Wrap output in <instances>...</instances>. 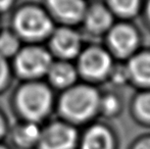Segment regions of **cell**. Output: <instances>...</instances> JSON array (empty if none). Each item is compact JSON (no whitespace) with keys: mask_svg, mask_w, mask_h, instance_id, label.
I'll list each match as a JSON object with an SVG mask.
<instances>
[{"mask_svg":"<svg viewBox=\"0 0 150 149\" xmlns=\"http://www.w3.org/2000/svg\"><path fill=\"white\" fill-rule=\"evenodd\" d=\"M14 136L18 143L22 145H29L39 139L41 137V133L37 126L30 124V125H25L18 128L14 133Z\"/></svg>","mask_w":150,"mask_h":149,"instance_id":"obj_14","label":"cell"},{"mask_svg":"<svg viewBox=\"0 0 150 149\" xmlns=\"http://www.w3.org/2000/svg\"><path fill=\"white\" fill-rule=\"evenodd\" d=\"M11 3V0H0V10L6 9Z\"/></svg>","mask_w":150,"mask_h":149,"instance_id":"obj_21","label":"cell"},{"mask_svg":"<svg viewBox=\"0 0 150 149\" xmlns=\"http://www.w3.org/2000/svg\"><path fill=\"white\" fill-rule=\"evenodd\" d=\"M147 12H148V16H149V18H150V0L148 2V6H147Z\"/></svg>","mask_w":150,"mask_h":149,"instance_id":"obj_23","label":"cell"},{"mask_svg":"<svg viewBox=\"0 0 150 149\" xmlns=\"http://www.w3.org/2000/svg\"><path fill=\"white\" fill-rule=\"evenodd\" d=\"M16 66L21 74L25 76H40L49 71L51 57L49 53L42 48H27L18 54Z\"/></svg>","mask_w":150,"mask_h":149,"instance_id":"obj_4","label":"cell"},{"mask_svg":"<svg viewBox=\"0 0 150 149\" xmlns=\"http://www.w3.org/2000/svg\"><path fill=\"white\" fill-rule=\"evenodd\" d=\"M21 110L31 119H39L48 112L51 104L50 91L40 84H30L21 89L18 96Z\"/></svg>","mask_w":150,"mask_h":149,"instance_id":"obj_2","label":"cell"},{"mask_svg":"<svg viewBox=\"0 0 150 149\" xmlns=\"http://www.w3.org/2000/svg\"><path fill=\"white\" fill-rule=\"evenodd\" d=\"M135 149H150V138H147V139L140 141L136 145Z\"/></svg>","mask_w":150,"mask_h":149,"instance_id":"obj_20","label":"cell"},{"mask_svg":"<svg viewBox=\"0 0 150 149\" xmlns=\"http://www.w3.org/2000/svg\"><path fill=\"white\" fill-rule=\"evenodd\" d=\"M111 135L102 126H94L90 128L84 136L82 149H111Z\"/></svg>","mask_w":150,"mask_h":149,"instance_id":"obj_12","label":"cell"},{"mask_svg":"<svg viewBox=\"0 0 150 149\" xmlns=\"http://www.w3.org/2000/svg\"><path fill=\"white\" fill-rule=\"evenodd\" d=\"M3 129H4V126H3V121H2V119L0 117V135L2 134V132H3Z\"/></svg>","mask_w":150,"mask_h":149,"instance_id":"obj_22","label":"cell"},{"mask_svg":"<svg viewBox=\"0 0 150 149\" xmlns=\"http://www.w3.org/2000/svg\"><path fill=\"white\" fill-rule=\"evenodd\" d=\"M128 74L141 85H150V52L135 55L128 66Z\"/></svg>","mask_w":150,"mask_h":149,"instance_id":"obj_11","label":"cell"},{"mask_svg":"<svg viewBox=\"0 0 150 149\" xmlns=\"http://www.w3.org/2000/svg\"><path fill=\"white\" fill-rule=\"evenodd\" d=\"M84 20H85L86 28L91 33L100 34L111 27L112 16L109 10L106 9L104 6L96 4L86 10Z\"/></svg>","mask_w":150,"mask_h":149,"instance_id":"obj_9","label":"cell"},{"mask_svg":"<svg viewBox=\"0 0 150 149\" xmlns=\"http://www.w3.org/2000/svg\"><path fill=\"white\" fill-rule=\"evenodd\" d=\"M100 96L93 87L80 85L71 88L60 100L61 112L69 119L84 121L90 117L100 105Z\"/></svg>","mask_w":150,"mask_h":149,"instance_id":"obj_1","label":"cell"},{"mask_svg":"<svg viewBox=\"0 0 150 149\" xmlns=\"http://www.w3.org/2000/svg\"><path fill=\"white\" fill-rule=\"evenodd\" d=\"M7 77V64L0 54V86L5 82Z\"/></svg>","mask_w":150,"mask_h":149,"instance_id":"obj_19","label":"cell"},{"mask_svg":"<svg viewBox=\"0 0 150 149\" xmlns=\"http://www.w3.org/2000/svg\"><path fill=\"white\" fill-rule=\"evenodd\" d=\"M52 46L58 54L63 57H74L80 51L81 38L71 29L62 28L57 30L52 37Z\"/></svg>","mask_w":150,"mask_h":149,"instance_id":"obj_8","label":"cell"},{"mask_svg":"<svg viewBox=\"0 0 150 149\" xmlns=\"http://www.w3.org/2000/svg\"><path fill=\"white\" fill-rule=\"evenodd\" d=\"M48 73L50 81L58 87H67L71 85L77 77L73 66L67 62H57L51 64Z\"/></svg>","mask_w":150,"mask_h":149,"instance_id":"obj_13","label":"cell"},{"mask_svg":"<svg viewBox=\"0 0 150 149\" xmlns=\"http://www.w3.org/2000/svg\"><path fill=\"white\" fill-rule=\"evenodd\" d=\"M108 41L111 48L122 56L133 52L138 43V37L135 30L128 25H117L110 29Z\"/></svg>","mask_w":150,"mask_h":149,"instance_id":"obj_7","label":"cell"},{"mask_svg":"<svg viewBox=\"0 0 150 149\" xmlns=\"http://www.w3.org/2000/svg\"><path fill=\"white\" fill-rule=\"evenodd\" d=\"M80 71L89 78H101L109 74L111 58L105 50L99 47H91L82 53L79 60Z\"/></svg>","mask_w":150,"mask_h":149,"instance_id":"obj_5","label":"cell"},{"mask_svg":"<svg viewBox=\"0 0 150 149\" xmlns=\"http://www.w3.org/2000/svg\"><path fill=\"white\" fill-rule=\"evenodd\" d=\"M111 8L122 16H132L138 10L139 0H108Z\"/></svg>","mask_w":150,"mask_h":149,"instance_id":"obj_15","label":"cell"},{"mask_svg":"<svg viewBox=\"0 0 150 149\" xmlns=\"http://www.w3.org/2000/svg\"><path fill=\"white\" fill-rule=\"evenodd\" d=\"M42 149H71L77 141L75 129L64 124H53L40 137Z\"/></svg>","mask_w":150,"mask_h":149,"instance_id":"obj_6","label":"cell"},{"mask_svg":"<svg viewBox=\"0 0 150 149\" xmlns=\"http://www.w3.org/2000/svg\"><path fill=\"white\" fill-rule=\"evenodd\" d=\"M16 30L29 38H38L48 34L52 24L49 18L39 8L27 7L22 9L16 18Z\"/></svg>","mask_w":150,"mask_h":149,"instance_id":"obj_3","label":"cell"},{"mask_svg":"<svg viewBox=\"0 0 150 149\" xmlns=\"http://www.w3.org/2000/svg\"><path fill=\"white\" fill-rule=\"evenodd\" d=\"M0 149H5L4 147H2V146H0Z\"/></svg>","mask_w":150,"mask_h":149,"instance_id":"obj_24","label":"cell"},{"mask_svg":"<svg viewBox=\"0 0 150 149\" xmlns=\"http://www.w3.org/2000/svg\"><path fill=\"white\" fill-rule=\"evenodd\" d=\"M18 42L16 38L11 34H2L0 36V54L10 55L18 50Z\"/></svg>","mask_w":150,"mask_h":149,"instance_id":"obj_16","label":"cell"},{"mask_svg":"<svg viewBox=\"0 0 150 149\" xmlns=\"http://www.w3.org/2000/svg\"><path fill=\"white\" fill-rule=\"evenodd\" d=\"M48 4L56 16L71 22L85 16L87 10L83 0H48Z\"/></svg>","mask_w":150,"mask_h":149,"instance_id":"obj_10","label":"cell"},{"mask_svg":"<svg viewBox=\"0 0 150 149\" xmlns=\"http://www.w3.org/2000/svg\"><path fill=\"white\" fill-rule=\"evenodd\" d=\"M99 107L107 114H111L117 112L119 109V99L115 95H107L104 98L100 99V105Z\"/></svg>","mask_w":150,"mask_h":149,"instance_id":"obj_18","label":"cell"},{"mask_svg":"<svg viewBox=\"0 0 150 149\" xmlns=\"http://www.w3.org/2000/svg\"><path fill=\"white\" fill-rule=\"evenodd\" d=\"M135 107L143 119L150 121V92H145L138 96L135 102Z\"/></svg>","mask_w":150,"mask_h":149,"instance_id":"obj_17","label":"cell"}]
</instances>
